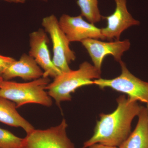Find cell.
Instances as JSON below:
<instances>
[{
    "mask_svg": "<svg viewBox=\"0 0 148 148\" xmlns=\"http://www.w3.org/2000/svg\"><path fill=\"white\" fill-rule=\"evenodd\" d=\"M116 110L112 113L101 114L92 137L85 142L82 148L99 143L119 147L131 133V123L140 113L141 107L137 101H130L124 95L117 99Z\"/></svg>",
    "mask_w": 148,
    "mask_h": 148,
    "instance_id": "1",
    "label": "cell"
},
{
    "mask_svg": "<svg viewBox=\"0 0 148 148\" xmlns=\"http://www.w3.org/2000/svg\"><path fill=\"white\" fill-rule=\"evenodd\" d=\"M101 71L87 61L80 65L76 71L61 73L46 88L49 95L60 107L61 102L71 100V93L82 86L93 84V80L101 78Z\"/></svg>",
    "mask_w": 148,
    "mask_h": 148,
    "instance_id": "2",
    "label": "cell"
},
{
    "mask_svg": "<svg viewBox=\"0 0 148 148\" xmlns=\"http://www.w3.org/2000/svg\"><path fill=\"white\" fill-rule=\"evenodd\" d=\"M50 82L49 77H43L27 83L4 80L0 88V97L14 102L17 108L28 103L50 107L52 99L45 90Z\"/></svg>",
    "mask_w": 148,
    "mask_h": 148,
    "instance_id": "3",
    "label": "cell"
},
{
    "mask_svg": "<svg viewBox=\"0 0 148 148\" xmlns=\"http://www.w3.org/2000/svg\"><path fill=\"white\" fill-rule=\"evenodd\" d=\"M121 73L119 76L112 79L100 78L93 80V84L101 89L109 87L125 93L131 101L148 103V82L144 81L131 73L124 62L120 63Z\"/></svg>",
    "mask_w": 148,
    "mask_h": 148,
    "instance_id": "4",
    "label": "cell"
},
{
    "mask_svg": "<svg viewBox=\"0 0 148 148\" xmlns=\"http://www.w3.org/2000/svg\"><path fill=\"white\" fill-rule=\"evenodd\" d=\"M42 24L52 41L53 64L61 73L70 71L71 69L69 64L75 60L76 56L70 48L71 42L60 27L58 19L52 14L43 18Z\"/></svg>",
    "mask_w": 148,
    "mask_h": 148,
    "instance_id": "5",
    "label": "cell"
},
{
    "mask_svg": "<svg viewBox=\"0 0 148 148\" xmlns=\"http://www.w3.org/2000/svg\"><path fill=\"white\" fill-rule=\"evenodd\" d=\"M65 119L60 124L45 130L35 129L24 138L21 148H75L66 132Z\"/></svg>",
    "mask_w": 148,
    "mask_h": 148,
    "instance_id": "6",
    "label": "cell"
},
{
    "mask_svg": "<svg viewBox=\"0 0 148 148\" xmlns=\"http://www.w3.org/2000/svg\"><path fill=\"white\" fill-rule=\"evenodd\" d=\"M81 42L90 55L93 66L100 71L106 56H112L115 60L120 63L123 53L128 50L130 46L128 40L105 42L95 39H87Z\"/></svg>",
    "mask_w": 148,
    "mask_h": 148,
    "instance_id": "7",
    "label": "cell"
},
{
    "mask_svg": "<svg viewBox=\"0 0 148 148\" xmlns=\"http://www.w3.org/2000/svg\"><path fill=\"white\" fill-rule=\"evenodd\" d=\"M46 33L45 30L40 29L30 34L29 55L34 58L37 64L43 70V77H50L54 79L61 72L54 66L51 58L48 47L49 40Z\"/></svg>",
    "mask_w": 148,
    "mask_h": 148,
    "instance_id": "8",
    "label": "cell"
},
{
    "mask_svg": "<svg viewBox=\"0 0 148 148\" xmlns=\"http://www.w3.org/2000/svg\"><path fill=\"white\" fill-rule=\"evenodd\" d=\"M60 27L70 42H80L87 39H106L101 29L85 21L81 15L72 16L63 14L59 21Z\"/></svg>",
    "mask_w": 148,
    "mask_h": 148,
    "instance_id": "9",
    "label": "cell"
},
{
    "mask_svg": "<svg viewBox=\"0 0 148 148\" xmlns=\"http://www.w3.org/2000/svg\"><path fill=\"white\" fill-rule=\"evenodd\" d=\"M116 8L113 13L108 16H102L107 25L101 29V33L105 39H116L119 40L125 30L133 26H138L140 21L135 19L127 10L126 0H114Z\"/></svg>",
    "mask_w": 148,
    "mask_h": 148,
    "instance_id": "10",
    "label": "cell"
},
{
    "mask_svg": "<svg viewBox=\"0 0 148 148\" xmlns=\"http://www.w3.org/2000/svg\"><path fill=\"white\" fill-rule=\"evenodd\" d=\"M43 75V71L34 58L24 54L19 60H15L9 66L2 77L5 81L17 77L24 80H34L41 77Z\"/></svg>",
    "mask_w": 148,
    "mask_h": 148,
    "instance_id": "11",
    "label": "cell"
},
{
    "mask_svg": "<svg viewBox=\"0 0 148 148\" xmlns=\"http://www.w3.org/2000/svg\"><path fill=\"white\" fill-rule=\"evenodd\" d=\"M14 102L0 97V122L14 127H21L29 134L35 128L16 110Z\"/></svg>",
    "mask_w": 148,
    "mask_h": 148,
    "instance_id": "12",
    "label": "cell"
},
{
    "mask_svg": "<svg viewBox=\"0 0 148 148\" xmlns=\"http://www.w3.org/2000/svg\"><path fill=\"white\" fill-rule=\"evenodd\" d=\"M134 131L119 148H148V115L147 108L142 106Z\"/></svg>",
    "mask_w": 148,
    "mask_h": 148,
    "instance_id": "13",
    "label": "cell"
},
{
    "mask_svg": "<svg viewBox=\"0 0 148 148\" xmlns=\"http://www.w3.org/2000/svg\"><path fill=\"white\" fill-rule=\"evenodd\" d=\"M77 3L84 16L90 23L94 24L100 21L102 16L98 7V0H77Z\"/></svg>",
    "mask_w": 148,
    "mask_h": 148,
    "instance_id": "14",
    "label": "cell"
},
{
    "mask_svg": "<svg viewBox=\"0 0 148 148\" xmlns=\"http://www.w3.org/2000/svg\"><path fill=\"white\" fill-rule=\"evenodd\" d=\"M23 140L8 130L0 128V148H21Z\"/></svg>",
    "mask_w": 148,
    "mask_h": 148,
    "instance_id": "15",
    "label": "cell"
},
{
    "mask_svg": "<svg viewBox=\"0 0 148 148\" xmlns=\"http://www.w3.org/2000/svg\"><path fill=\"white\" fill-rule=\"evenodd\" d=\"M15 60L12 57L0 55V77H2L9 66Z\"/></svg>",
    "mask_w": 148,
    "mask_h": 148,
    "instance_id": "16",
    "label": "cell"
},
{
    "mask_svg": "<svg viewBox=\"0 0 148 148\" xmlns=\"http://www.w3.org/2000/svg\"><path fill=\"white\" fill-rule=\"evenodd\" d=\"M87 148H119L117 147H111V146H108L104 145L102 144L97 143V144H94L88 147Z\"/></svg>",
    "mask_w": 148,
    "mask_h": 148,
    "instance_id": "17",
    "label": "cell"
},
{
    "mask_svg": "<svg viewBox=\"0 0 148 148\" xmlns=\"http://www.w3.org/2000/svg\"><path fill=\"white\" fill-rule=\"evenodd\" d=\"M6 1L9 2H13L15 3H24L27 0H4ZM42 1H46V0H42Z\"/></svg>",
    "mask_w": 148,
    "mask_h": 148,
    "instance_id": "18",
    "label": "cell"
},
{
    "mask_svg": "<svg viewBox=\"0 0 148 148\" xmlns=\"http://www.w3.org/2000/svg\"><path fill=\"white\" fill-rule=\"evenodd\" d=\"M3 81L4 80L3 79V78L2 77H0V88L2 84Z\"/></svg>",
    "mask_w": 148,
    "mask_h": 148,
    "instance_id": "19",
    "label": "cell"
},
{
    "mask_svg": "<svg viewBox=\"0 0 148 148\" xmlns=\"http://www.w3.org/2000/svg\"><path fill=\"white\" fill-rule=\"evenodd\" d=\"M147 110L148 115V103H147Z\"/></svg>",
    "mask_w": 148,
    "mask_h": 148,
    "instance_id": "20",
    "label": "cell"
}]
</instances>
